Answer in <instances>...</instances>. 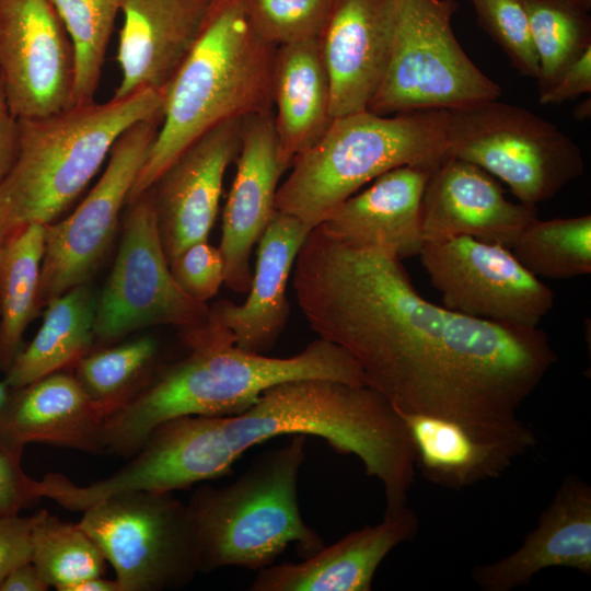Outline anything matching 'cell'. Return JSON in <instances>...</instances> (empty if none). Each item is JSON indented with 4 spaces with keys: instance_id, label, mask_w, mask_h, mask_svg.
<instances>
[{
    "instance_id": "cell-41",
    "label": "cell",
    "mask_w": 591,
    "mask_h": 591,
    "mask_svg": "<svg viewBox=\"0 0 591 591\" xmlns=\"http://www.w3.org/2000/svg\"><path fill=\"white\" fill-rule=\"evenodd\" d=\"M48 589L49 586L31 560L14 568L0 584V591H46Z\"/></svg>"
},
{
    "instance_id": "cell-18",
    "label": "cell",
    "mask_w": 591,
    "mask_h": 591,
    "mask_svg": "<svg viewBox=\"0 0 591 591\" xmlns=\"http://www.w3.org/2000/svg\"><path fill=\"white\" fill-rule=\"evenodd\" d=\"M394 0H334L318 37L332 117L366 111L390 59Z\"/></svg>"
},
{
    "instance_id": "cell-28",
    "label": "cell",
    "mask_w": 591,
    "mask_h": 591,
    "mask_svg": "<svg viewBox=\"0 0 591 591\" xmlns=\"http://www.w3.org/2000/svg\"><path fill=\"white\" fill-rule=\"evenodd\" d=\"M45 229L30 223L7 235L0 246V370L20 352L24 333L38 315Z\"/></svg>"
},
{
    "instance_id": "cell-34",
    "label": "cell",
    "mask_w": 591,
    "mask_h": 591,
    "mask_svg": "<svg viewBox=\"0 0 591 591\" xmlns=\"http://www.w3.org/2000/svg\"><path fill=\"white\" fill-rule=\"evenodd\" d=\"M333 3L334 0H244L252 27L275 47L318 38Z\"/></svg>"
},
{
    "instance_id": "cell-30",
    "label": "cell",
    "mask_w": 591,
    "mask_h": 591,
    "mask_svg": "<svg viewBox=\"0 0 591 591\" xmlns=\"http://www.w3.org/2000/svg\"><path fill=\"white\" fill-rule=\"evenodd\" d=\"M533 276L570 279L591 273V216L532 221L510 248Z\"/></svg>"
},
{
    "instance_id": "cell-6",
    "label": "cell",
    "mask_w": 591,
    "mask_h": 591,
    "mask_svg": "<svg viewBox=\"0 0 591 591\" xmlns=\"http://www.w3.org/2000/svg\"><path fill=\"white\" fill-rule=\"evenodd\" d=\"M306 436L294 434L266 451L233 483L205 484L186 503L199 572L223 567L260 570L290 544L306 558L325 544L299 506V476Z\"/></svg>"
},
{
    "instance_id": "cell-23",
    "label": "cell",
    "mask_w": 591,
    "mask_h": 591,
    "mask_svg": "<svg viewBox=\"0 0 591 591\" xmlns=\"http://www.w3.org/2000/svg\"><path fill=\"white\" fill-rule=\"evenodd\" d=\"M310 231L296 217L276 210L257 242L246 300L242 304L220 300L210 306V313L233 334L236 346L265 354L276 345L290 314L287 283Z\"/></svg>"
},
{
    "instance_id": "cell-1",
    "label": "cell",
    "mask_w": 591,
    "mask_h": 591,
    "mask_svg": "<svg viewBox=\"0 0 591 591\" xmlns=\"http://www.w3.org/2000/svg\"><path fill=\"white\" fill-rule=\"evenodd\" d=\"M292 286L311 329L346 350L399 414L456 422L515 459L535 447L519 409L558 361L537 326L427 301L393 247L348 245L321 225L297 255Z\"/></svg>"
},
{
    "instance_id": "cell-35",
    "label": "cell",
    "mask_w": 591,
    "mask_h": 591,
    "mask_svg": "<svg viewBox=\"0 0 591 591\" xmlns=\"http://www.w3.org/2000/svg\"><path fill=\"white\" fill-rule=\"evenodd\" d=\"M480 26L524 76L537 79L538 58L521 0H470Z\"/></svg>"
},
{
    "instance_id": "cell-31",
    "label": "cell",
    "mask_w": 591,
    "mask_h": 591,
    "mask_svg": "<svg viewBox=\"0 0 591 591\" xmlns=\"http://www.w3.org/2000/svg\"><path fill=\"white\" fill-rule=\"evenodd\" d=\"M159 343L150 335L90 351L74 364L73 375L107 415L142 389L159 370ZM106 415V416H107Z\"/></svg>"
},
{
    "instance_id": "cell-43",
    "label": "cell",
    "mask_w": 591,
    "mask_h": 591,
    "mask_svg": "<svg viewBox=\"0 0 591 591\" xmlns=\"http://www.w3.org/2000/svg\"><path fill=\"white\" fill-rule=\"evenodd\" d=\"M13 393L14 389H12L4 380L0 381V421L8 410Z\"/></svg>"
},
{
    "instance_id": "cell-14",
    "label": "cell",
    "mask_w": 591,
    "mask_h": 591,
    "mask_svg": "<svg viewBox=\"0 0 591 591\" xmlns=\"http://www.w3.org/2000/svg\"><path fill=\"white\" fill-rule=\"evenodd\" d=\"M0 84L16 119L73 106V47L50 0H0Z\"/></svg>"
},
{
    "instance_id": "cell-12",
    "label": "cell",
    "mask_w": 591,
    "mask_h": 591,
    "mask_svg": "<svg viewBox=\"0 0 591 591\" xmlns=\"http://www.w3.org/2000/svg\"><path fill=\"white\" fill-rule=\"evenodd\" d=\"M162 117L129 127L114 143L92 190L61 220L46 225L40 270L43 305L89 282L113 243L119 213L158 135Z\"/></svg>"
},
{
    "instance_id": "cell-7",
    "label": "cell",
    "mask_w": 591,
    "mask_h": 591,
    "mask_svg": "<svg viewBox=\"0 0 591 591\" xmlns=\"http://www.w3.org/2000/svg\"><path fill=\"white\" fill-rule=\"evenodd\" d=\"M447 154L444 109L389 116L366 109L334 117L321 138L292 161L278 186L276 209L312 230L381 174L436 164Z\"/></svg>"
},
{
    "instance_id": "cell-27",
    "label": "cell",
    "mask_w": 591,
    "mask_h": 591,
    "mask_svg": "<svg viewBox=\"0 0 591 591\" xmlns=\"http://www.w3.org/2000/svg\"><path fill=\"white\" fill-rule=\"evenodd\" d=\"M399 415L414 445L416 468L437 486L459 490L496 478L515 460L456 422L421 414Z\"/></svg>"
},
{
    "instance_id": "cell-26",
    "label": "cell",
    "mask_w": 591,
    "mask_h": 591,
    "mask_svg": "<svg viewBox=\"0 0 591 591\" xmlns=\"http://www.w3.org/2000/svg\"><path fill=\"white\" fill-rule=\"evenodd\" d=\"M96 296L89 282L76 286L46 303L42 326L20 350L4 381L21 389L46 375L74 366L92 349Z\"/></svg>"
},
{
    "instance_id": "cell-21",
    "label": "cell",
    "mask_w": 591,
    "mask_h": 591,
    "mask_svg": "<svg viewBox=\"0 0 591 591\" xmlns=\"http://www.w3.org/2000/svg\"><path fill=\"white\" fill-rule=\"evenodd\" d=\"M416 513L403 509L346 534L300 563L270 565L257 571L252 591H370L384 558L415 537Z\"/></svg>"
},
{
    "instance_id": "cell-16",
    "label": "cell",
    "mask_w": 591,
    "mask_h": 591,
    "mask_svg": "<svg viewBox=\"0 0 591 591\" xmlns=\"http://www.w3.org/2000/svg\"><path fill=\"white\" fill-rule=\"evenodd\" d=\"M535 219L536 206L510 201L491 174L449 154L433 166L422 195L424 241L464 235L511 248Z\"/></svg>"
},
{
    "instance_id": "cell-13",
    "label": "cell",
    "mask_w": 591,
    "mask_h": 591,
    "mask_svg": "<svg viewBox=\"0 0 591 591\" xmlns=\"http://www.w3.org/2000/svg\"><path fill=\"white\" fill-rule=\"evenodd\" d=\"M418 255L443 306L460 314L536 327L554 305L553 290L503 245L461 235L424 241Z\"/></svg>"
},
{
    "instance_id": "cell-33",
    "label": "cell",
    "mask_w": 591,
    "mask_h": 591,
    "mask_svg": "<svg viewBox=\"0 0 591 591\" xmlns=\"http://www.w3.org/2000/svg\"><path fill=\"white\" fill-rule=\"evenodd\" d=\"M73 47V105L94 101L121 0H50Z\"/></svg>"
},
{
    "instance_id": "cell-22",
    "label": "cell",
    "mask_w": 591,
    "mask_h": 591,
    "mask_svg": "<svg viewBox=\"0 0 591 591\" xmlns=\"http://www.w3.org/2000/svg\"><path fill=\"white\" fill-rule=\"evenodd\" d=\"M436 164L403 165L381 174L337 205L320 225L348 245L391 246L401 259L418 255L422 195Z\"/></svg>"
},
{
    "instance_id": "cell-4",
    "label": "cell",
    "mask_w": 591,
    "mask_h": 591,
    "mask_svg": "<svg viewBox=\"0 0 591 591\" xmlns=\"http://www.w3.org/2000/svg\"><path fill=\"white\" fill-rule=\"evenodd\" d=\"M275 51L252 27L244 0L212 1L195 44L165 90L158 135L127 204L150 189L211 128L273 109Z\"/></svg>"
},
{
    "instance_id": "cell-36",
    "label": "cell",
    "mask_w": 591,
    "mask_h": 591,
    "mask_svg": "<svg viewBox=\"0 0 591 591\" xmlns=\"http://www.w3.org/2000/svg\"><path fill=\"white\" fill-rule=\"evenodd\" d=\"M169 264L177 285L196 301L207 303L224 282L223 256L208 241L190 245Z\"/></svg>"
},
{
    "instance_id": "cell-37",
    "label": "cell",
    "mask_w": 591,
    "mask_h": 591,
    "mask_svg": "<svg viewBox=\"0 0 591 591\" xmlns=\"http://www.w3.org/2000/svg\"><path fill=\"white\" fill-rule=\"evenodd\" d=\"M24 445L0 433V515L19 514L43 497L39 480L22 467Z\"/></svg>"
},
{
    "instance_id": "cell-15",
    "label": "cell",
    "mask_w": 591,
    "mask_h": 591,
    "mask_svg": "<svg viewBox=\"0 0 591 591\" xmlns=\"http://www.w3.org/2000/svg\"><path fill=\"white\" fill-rule=\"evenodd\" d=\"M244 120L231 119L201 135L150 188L169 263L190 245L208 241L225 171L240 150Z\"/></svg>"
},
{
    "instance_id": "cell-2",
    "label": "cell",
    "mask_w": 591,
    "mask_h": 591,
    "mask_svg": "<svg viewBox=\"0 0 591 591\" xmlns=\"http://www.w3.org/2000/svg\"><path fill=\"white\" fill-rule=\"evenodd\" d=\"M183 433L197 483L231 472L248 449L280 436H315L354 454L383 487L385 513L406 507L415 450L399 413L367 384L299 379L267 389L242 413L184 416Z\"/></svg>"
},
{
    "instance_id": "cell-19",
    "label": "cell",
    "mask_w": 591,
    "mask_h": 591,
    "mask_svg": "<svg viewBox=\"0 0 591 591\" xmlns=\"http://www.w3.org/2000/svg\"><path fill=\"white\" fill-rule=\"evenodd\" d=\"M213 0H121L117 61L121 79L113 97L141 90L165 92L195 44Z\"/></svg>"
},
{
    "instance_id": "cell-46",
    "label": "cell",
    "mask_w": 591,
    "mask_h": 591,
    "mask_svg": "<svg viewBox=\"0 0 591 591\" xmlns=\"http://www.w3.org/2000/svg\"><path fill=\"white\" fill-rule=\"evenodd\" d=\"M1 243H2V239L0 237V246H1Z\"/></svg>"
},
{
    "instance_id": "cell-20",
    "label": "cell",
    "mask_w": 591,
    "mask_h": 591,
    "mask_svg": "<svg viewBox=\"0 0 591 591\" xmlns=\"http://www.w3.org/2000/svg\"><path fill=\"white\" fill-rule=\"evenodd\" d=\"M549 567L591 575V487L575 474L563 479L520 547L474 567L471 578L483 591H511Z\"/></svg>"
},
{
    "instance_id": "cell-17",
    "label": "cell",
    "mask_w": 591,
    "mask_h": 591,
    "mask_svg": "<svg viewBox=\"0 0 591 591\" xmlns=\"http://www.w3.org/2000/svg\"><path fill=\"white\" fill-rule=\"evenodd\" d=\"M236 173L222 213L219 250L224 260V285L237 293L250 290L251 257L274 213L279 158L273 111L246 117L236 160Z\"/></svg>"
},
{
    "instance_id": "cell-38",
    "label": "cell",
    "mask_w": 591,
    "mask_h": 591,
    "mask_svg": "<svg viewBox=\"0 0 591 591\" xmlns=\"http://www.w3.org/2000/svg\"><path fill=\"white\" fill-rule=\"evenodd\" d=\"M39 511L33 515H0V584L18 566L31 560L32 535Z\"/></svg>"
},
{
    "instance_id": "cell-5",
    "label": "cell",
    "mask_w": 591,
    "mask_h": 591,
    "mask_svg": "<svg viewBox=\"0 0 591 591\" xmlns=\"http://www.w3.org/2000/svg\"><path fill=\"white\" fill-rule=\"evenodd\" d=\"M165 92L141 90L18 119L15 161L0 183V237L30 223L50 224L72 205L132 125L162 117Z\"/></svg>"
},
{
    "instance_id": "cell-29",
    "label": "cell",
    "mask_w": 591,
    "mask_h": 591,
    "mask_svg": "<svg viewBox=\"0 0 591 591\" xmlns=\"http://www.w3.org/2000/svg\"><path fill=\"white\" fill-rule=\"evenodd\" d=\"M538 58L540 94L547 91L588 48L591 20L576 0H521Z\"/></svg>"
},
{
    "instance_id": "cell-39",
    "label": "cell",
    "mask_w": 591,
    "mask_h": 591,
    "mask_svg": "<svg viewBox=\"0 0 591 591\" xmlns=\"http://www.w3.org/2000/svg\"><path fill=\"white\" fill-rule=\"evenodd\" d=\"M590 92L591 47L570 65L547 91L540 94V103L560 104Z\"/></svg>"
},
{
    "instance_id": "cell-11",
    "label": "cell",
    "mask_w": 591,
    "mask_h": 591,
    "mask_svg": "<svg viewBox=\"0 0 591 591\" xmlns=\"http://www.w3.org/2000/svg\"><path fill=\"white\" fill-rule=\"evenodd\" d=\"M127 205L119 250L96 298L95 338L108 344L150 326L183 331L202 324L210 308L175 281L150 189Z\"/></svg>"
},
{
    "instance_id": "cell-8",
    "label": "cell",
    "mask_w": 591,
    "mask_h": 591,
    "mask_svg": "<svg viewBox=\"0 0 591 591\" xmlns=\"http://www.w3.org/2000/svg\"><path fill=\"white\" fill-rule=\"evenodd\" d=\"M449 155L505 182L519 202L553 198L584 170L579 146L531 111L496 100L444 109Z\"/></svg>"
},
{
    "instance_id": "cell-9",
    "label": "cell",
    "mask_w": 591,
    "mask_h": 591,
    "mask_svg": "<svg viewBox=\"0 0 591 591\" xmlns=\"http://www.w3.org/2000/svg\"><path fill=\"white\" fill-rule=\"evenodd\" d=\"M456 9L455 0H394L390 59L368 111L389 116L500 97L453 33Z\"/></svg>"
},
{
    "instance_id": "cell-32",
    "label": "cell",
    "mask_w": 591,
    "mask_h": 591,
    "mask_svg": "<svg viewBox=\"0 0 591 591\" xmlns=\"http://www.w3.org/2000/svg\"><path fill=\"white\" fill-rule=\"evenodd\" d=\"M31 561L45 582L58 591L104 576L106 559L97 544L78 525L39 511L32 535Z\"/></svg>"
},
{
    "instance_id": "cell-3",
    "label": "cell",
    "mask_w": 591,
    "mask_h": 591,
    "mask_svg": "<svg viewBox=\"0 0 591 591\" xmlns=\"http://www.w3.org/2000/svg\"><path fill=\"white\" fill-rule=\"evenodd\" d=\"M188 349L104 419L103 453L130 457L159 425L184 416L244 412L269 387L299 379L366 384L359 363L322 338L291 357H269L235 345L233 334L209 310L200 325L179 331Z\"/></svg>"
},
{
    "instance_id": "cell-25",
    "label": "cell",
    "mask_w": 591,
    "mask_h": 591,
    "mask_svg": "<svg viewBox=\"0 0 591 591\" xmlns=\"http://www.w3.org/2000/svg\"><path fill=\"white\" fill-rule=\"evenodd\" d=\"M274 105L278 158L286 172L299 154L321 138L333 119L318 38L276 47Z\"/></svg>"
},
{
    "instance_id": "cell-45",
    "label": "cell",
    "mask_w": 591,
    "mask_h": 591,
    "mask_svg": "<svg viewBox=\"0 0 591 591\" xmlns=\"http://www.w3.org/2000/svg\"><path fill=\"white\" fill-rule=\"evenodd\" d=\"M576 1L582 4L587 9H590L591 7V0H576Z\"/></svg>"
},
{
    "instance_id": "cell-42",
    "label": "cell",
    "mask_w": 591,
    "mask_h": 591,
    "mask_svg": "<svg viewBox=\"0 0 591 591\" xmlns=\"http://www.w3.org/2000/svg\"><path fill=\"white\" fill-rule=\"evenodd\" d=\"M70 591H121V588L116 579L109 580L103 576H96L77 583Z\"/></svg>"
},
{
    "instance_id": "cell-10",
    "label": "cell",
    "mask_w": 591,
    "mask_h": 591,
    "mask_svg": "<svg viewBox=\"0 0 591 591\" xmlns=\"http://www.w3.org/2000/svg\"><path fill=\"white\" fill-rule=\"evenodd\" d=\"M82 512L78 525L109 561L121 591L179 590L199 572L186 503L173 493H119Z\"/></svg>"
},
{
    "instance_id": "cell-24",
    "label": "cell",
    "mask_w": 591,
    "mask_h": 591,
    "mask_svg": "<svg viewBox=\"0 0 591 591\" xmlns=\"http://www.w3.org/2000/svg\"><path fill=\"white\" fill-rule=\"evenodd\" d=\"M106 415L73 374L58 371L14 389L0 433L24 447L37 442L103 454Z\"/></svg>"
},
{
    "instance_id": "cell-40",
    "label": "cell",
    "mask_w": 591,
    "mask_h": 591,
    "mask_svg": "<svg viewBox=\"0 0 591 591\" xmlns=\"http://www.w3.org/2000/svg\"><path fill=\"white\" fill-rule=\"evenodd\" d=\"M18 149V119L11 114L0 84V183L12 167Z\"/></svg>"
},
{
    "instance_id": "cell-44",
    "label": "cell",
    "mask_w": 591,
    "mask_h": 591,
    "mask_svg": "<svg viewBox=\"0 0 591 591\" xmlns=\"http://www.w3.org/2000/svg\"><path fill=\"white\" fill-rule=\"evenodd\" d=\"M575 117L579 120L588 119L591 114L590 99L579 103L573 109Z\"/></svg>"
}]
</instances>
